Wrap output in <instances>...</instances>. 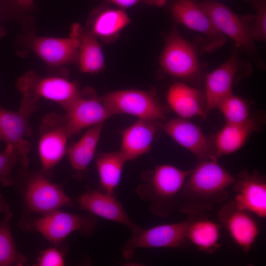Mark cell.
Returning <instances> with one entry per match:
<instances>
[{
    "instance_id": "1",
    "label": "cell",
    "mask_w": 266,
    "mask_h": 266,
    "mask_svg": "<svg viewBox=\"0 0 266 266\" xmlns=\"http://www.w3.org/2000/svg\"><path fill=\"white\" fill-rule=\"evenodd\" d=\"M217 159L199 160L179 193L177 209L190 215L203 213L228 199L227 189L235 182Z\"/></svg>"
},
{
    "instance_id": "2",
    "label": "cell",
    "mask_w": 266,
    "mask_h": 266,
    "mask_svg": "<svg viewBox=\"0 0 266 266\" xmlns=\"http://www.w3.org/2000/svg\"><path fill=\"white\" fill-rule=\"evenodd\" d=\"M190 171L169 164L158 165L143 174L136 194L149 205L152 214L167 217L177 209L179 193Z\"/></svg>"
},
{
    "instance_id": "3",
    "label": "cell",
    "mask_w": 266,
    "mask_h": 266,
    "mask_svg": "<svg viewBox=\"0 0 266 266\" xmlns=\"http://www.w3.org/2000/svg\"><path fill=\"white\" fill-rule=\"evenodd\" d=\"M199 2L220 33L229 37L259 67L264 66L255 46L252 25L248 23L247 15L240 18L231 8L214 0H203Z\"/></svg>"
},
{
    "instance_id": "4",
    "label": "cell",
    "mask_w": 266,
    "mask_h": 266,
    "mask_svg": "<svg viewBox=\"0 0 266 266\" xmlns=\"http://www.w3.org/2000/svg\"><path fill=\"white\" fill-rule=\"evenodd\" d=\"M38 99L23 94L18 111H10L0 106V134L6 145L13 148L19 161L25 167L29 164L31 144L27 139L32 134L29 119L38 108Z\"/></svg>"
},
{
    "instance_id": "5",
    "label": "cell",
    "mask_w": 266,
    "mask_h": 266,
    "mask_svg": "<svg viewBox=\"0 0 266 266\" xmlns=\"http://www.w3.org/2000/svg\"><path fill=\"white\" fill-rule=\"evenodd\" d=\"M100 97L113 115L126 114L139 119L160 122L166 119L169 109L153 90H120Z\"/></svg>"
},
{
    "instance_id": "6",
    "label": "cell",
    "mask_w": 266,
    "mask_h": 266,
    "mask_svg": "<svg viewBox=\"0 0 266 266\" xmlns=\"http://www.w3.org/2000/svg\"><path fill=\"white\" fill-rule=\"evenodd\" d=\"M163 70L174 77L193 80L200 74L196 49L174 28L168 34L160 58Z\"/></svg>"
},
{
    "instance_id": "7",
    "label": "cell",
    "mask_w": 266,
    "mask_h": 266,
    "mask_svg": "<svg viewBox=\"0 0 266 266\" xmlns=\"http://www.w3.org/2000/svg\"><path fill=\"white\" fill-rule=\"evenodd\" d=\"M94 215H81L56 210L32 220L28 225L50 242L57 245L71 233L78 231L91 235L97 226Z\"/></svg>"
},
{
    "instance_id": "8",
    "label": "cell",
    "mask_w": 266,
    "mask_h": 266,
    "mask_svg": "<svg viewBox=\"0 0 266 266\" xmlns=\"http://www.w3.org/2000/svg\"><path fill=\"white\" fill-rule=\"evenodd\" d=\"M190 217L186 220L173 223L165 224L147 229L141 228L133 233L132 236L126 242L122 252L126 259L133 256L135 250L138 248H179L189 242L187 231Z\"/></svg>"
},
{
    "instance_id": "9",
    "label": "cell",
    "mask_w": 266,
    "mask_h": 266,
    "mask_svg": "<svg viewBox=\"0 0 266 266\" xmlns=\"http://www.w3.org/2000/svg\"><path fill=\"white\" fill-rule=\"evenodd\" d=\"M18 90L39 99L51 100L60 105L65 110L79 96L81 91L77 85L65 76L43 77L34 71L23 74L17 83Z\"/></svg>"
},
{
    "instance_id": "10",
    "label": "cell",
    "mask_w": 266,
    "mask_h": 266,
    "mask_svg": "<svg viewBox=\"0 0 266 266\" xmlns=\"http://www.w3.org/2000/svg\"><path fill=\"white\" fill-rule=\"evenodd\" d=\"M18 41L25 50L36 55L50 67L76 64L79 41L72 34L60 38L36 36L34 32H31L21 35Z\"/></svg>"
},
{
    "instance_id": "11",
    "label": "cell",
    "mask_w": 266,
    "mask_h": 266,
    "mask_svg": "<svg viewBox=\"0 0 266 266\" xmlns=\"http://www.w3.org/2000/svg\"><path fill=\"white\" fill-rule=\"evenodd\" d=\"M70 137L64 115L50 113L42 119L40 127L38 151L41 164L40 172L53 168L66 153V144Z\"/></svg>"
},
{
    "instance_id": "12",
    "label": "cell",
    "mask_w": 266,
    "mask_h": 266,
    "mask_svg": "<svg viewBox=\"0 0 266 266\" xmlns=\"http://www.w3.org/2000/svg\"><path fill=\"white\" fill-rule=\"evenodd\" d=\"M170 13L177 23L202 34L205 51L215 50L225 44L226 37L216 29L199 2L175 0L170 6Z\"/></svg>"
},
{
    "instance_id": "13",
    "label": "cell",
    "mask_w": 266,
    "mask_h": 266,
    "mask_svg": "<svg viewBox=\"0 0 266 266\" xmlns=\"http://www.w3.org/2000/svg\"><path fill=\"white\" fill-rule=\"evenodd\" d=\"M238 50L233 49L228 59L205 78L204 96L207 112L217 108L220 103L233 93V87L242 77L251 73L244 71Z\"/></svg>"
},
{
    "instance_id": "14",
    "label": "cell",
    "mask_w": 266,
    "mask_h": 266,
    "mask_svg": "<svg viewBox=\"0 0 266 266\" xmlns=\"http://www.w3.org/2000/svg\"><path fill=\"white\" fill-rule=\"evenodd\" d=\"M25 198L31 211L42 215L73 205L62 186L51 182L41 172L34 174L29 179Z\"/></svg>"
},
{
    "instance_id": "15",
    "label": "cell",
    "mask_w": 266,
    "mask_h": 266,
    "mask_svg": "<svg viewBox=\"0 0 266 266\" xmlns=\"http://www.w3.org/2000/svg\"><path fill=\"white\" fill-rule=\"evenodd\" d=\"M65 111L64 116L70 136L85 128L104 123L113 115L100 97L90 90L81 91Z\"/></svg>"
},
{
    "instance_id": "16",
    "label": "cell",
    "mask_w": 266,
    "mask_h": 266,
    "mask_svg": "<svg viewBox=\"0 0 266 266\" xmlns=\"http://www.w3.org/2000/svg\"><path fill=\"white\" fill-rule=\"evenodd\" d=\"M161 127L178 144L199 160L217 159L213 137L207 136L201 128L181 118L166 122Z\"/></svg>"
},
{
    "instance_id": "17",
    "label": "cell",
    "mask_w": 266,
    "mask_h": 266,
    "mask_svg": "<svg viewBox=\"0 0 266 266\" xmlns=\"http://www.w3.org/2000/svg\"><path fill=\"white\" fill-rule=\"evenodd\" d=\"M253 214L238 208L233 201L219 209L217 218L233 242L244 252H248L259 233L258 224Z\"/></svg>"
},
{
    "instance_id": "18",
    "label": "cell",
    "mask_w": 266,
    "mask_h": 266,
    "mask_svg": "<svg viewBox=\"0 0 266 266\" xmlns=\"http://www.w3.org/2000/svg\"><path fill=\"white\" fill-rule=\"evenodd\" d=\"M233 201L239 208L261 218L266 217V180L255 170L241 171L233 184Z\"/></svg>"
},
{
    "instance_id": "19",
    "label": "cell",
    "mask_w": 266,
    "mask_h": 266,
    "mask_svg": "<svg viewBox=\"0 0 266 266\" xmlns=\"http://www.w3.org/2000/svg\"><path fill=\"white\" fill-rule=\"evenodd\" d=\"M76 202L82 209L94 216L121 224L132 233L141 228L133 221L113 195L89 189L77 198Z\"/></svg>"
},
{
    "instance_id": "20",
    "label": "cell",
    "mask_w": 266,
    "mask_h": 266,
    "mask_svg": "<svg viewBox=\"0 0 266 266\" xmlns=\"http://www.w3.org/2000/svg\"><path fill=\"white\" fill-rule=\"evenodd\" d=\"M168 106L179 118L200 116L207 119L204 94L200 90L180 81L169 87L166 95Z\"/></svg>"
},
{
    "instance_id": "21",
    "label": "cell",
    "mask_w": 266,
    "mask_h": 266,
    "mask_svg": "<svg viewBox=\"0 0 266 266\" xmlns=\"http://www.w3.org/2000/svg\"><path fill=\"white\" fill-rule=\"evenodd\" d=\"M161 125L160 122L138 119L122 131L120 152L127 161L150 151Z\"/></svg>"
},
{
    "instance_id": "22",
    "label": "cell",
    "mask_w": 266,
    "mask_h": 266,
    "mask_svg": "<svg viewBox=\"0 0 266 266\" xmlns=\"http://www.w3.org/2000/svg\"><path fill=\"white\" fill-rule=\"evenodd\" d=\"M262 125L260 117L252 115L241 123H226L213 138L217 158L239 150L252 133L261 129Z\"/></svg>"
},
{
    "instance_id": "23",
    "label": "cell",
    "mask_w": 266,
    "mask_h": 266,
    "mask_svg": "<svg viewBox=\"0 0 266 266\" xmlns=\"http://www.w3.org/2000/svg\"><path fill=\"white\" fill-rule=\"evenodd\" d=\"M70 34L76 37L79 41L76 64L80 71L90 74L101 71L105 67V59L98 38L77 23L71 26Z\"/></svg>"
},
{
    "instance_id": "24",
    "label": "cell",
    "mask_w": 266,
    "mask_h": 266,
    "mask_svg": "<svg viewBox=\"0 0 266 266\" xmlns=\"http://www.w3.org/2000/svg\"><path fill=\"white\" fill-rule=\"evenodd\" d=\"M130 22L124 9L100 7L91 13L87 29L98 38L110 41L116 38Z\"/></svg>"
},
{
    "instance_id": "25",
    "label": "cell",
    "mask_w": 266,
    "mask_h": 266,
    "mask_svg": "<svg viewBox=\"0 0 266 266\" xmlns=\"http://www.w3.org/2000/svg\"><path fill=\"white\" fill-rule=\"evenodd\" d=\"M190 217L188 241L204 253L216 252L220 245V224L210 220L204 213L191 215Z\"/></svg>"
},
{
    "instance_id": "26",
    "label": "cell",
    "mask_w": 266,
    "mask_h": 266,
    "mask_svg": "<svg viewBox=\"0 0 266 266\" xmlns=\"http://www.w3.org/2000/svg\"><path fill=\"white\" fill-rule=\"evenodd\" d=\"M104 123L89 128L81 137L66 150L72 169L81 174L87 170L93 159Z\"/></svg>"
},
{
    "instance_id": "27",
    "label": "cell",
    "mask_w": 266,
    "mask_h": 266,
    "mask_svg": "<svg viewBox=\"0 0 266 266\" xmlns=\"http://www.w3.org/2000/svg\"><path fill=\"white\" fill-rule=\"evenodd\" d=\"M126 162L120 151L98 154L96 158V166L103 191L114 195L121 181Z\"/></svg>"
},
{
    "instance_id": "28",
    "label": "cell",
    "mask_w": 266,
    "mask_h": 266,
    "mask_svg": "<svg viewBox=\"0 0 266 266\" xmlns=\"http://www.w3.org/2000/svg\"><path fill=\"white\" fill-rule=\"evenodd\" d=\"M13 213L9 211L0 223V266H23L26 257L16 246L10 229Z\"/></svg>"
},
{
    "instance_id": "29",
    "label": "cell",
    "mask_w": 266,
    "mask_h": 266,
    "mask_svg": "<svg viewBox=\"0 0 266 266\" xmlns=\"http://www.w3.org/2000/svg\"><path fill=\"white\" fill-rule=\"evenodd\" d=\"M217 108L223 115L226 123H241L252 116L248 102L233 93L225 98L220 103Z\"/></svg>"
},
{
    "instance_id": "30",
    "label": "cell",
    "mask_w": 266,
    "mask_h": 266,
    "mask_svg": "<svg viewBox=\"0 0 266 266\" xmlns=\"http://www.w3.org/2000/svg\"><path fill=\"white\" fill-rule=\"evenodd\" d=\"M255 11L252 27L255 40L265 41L266 38V0H243Z\"/></svg>"
},
{
    "instance_id": "31",
    "label": "cell",
    "mask_w": 266,
    "mask_h": 266,
    "mask_svg": "<svg viewBox=\"0 0 266 266\" xmlns=\"http://www.w3.org/2000/svg\"><path fill=\"white\" fill-rule=\"evenodd\" d=\"M18 161V157L13 147L6 145L5 150L0 152V181L2 186H9L13 182L12 171Z\"/></svg>"
},
{
    "instance_id": "32",
    "label": "cell",
    "mask_w": 266,
    "mask_h": 266,
    "mask_svg": "<svg viewBox=\"0 0 266 266\" xmlns=\"http://www.w3.org/2000/svg\"><path fill=\"white\" fill-rule=\"evenodd\" d=\"M65 265L64 254L56 247H50L41 251L37 258L38 266H63Z\"/></svg>"
},
{
    "instance_id": "33",
    "label": "cell",
    "mask_w": 266,
    "mask_h": 266,
    "mask_svg": "<svg viewBox=\"0 0 266 266\" xmlns=\"http://www.w3.org/2000/svg\"><path fill=\"white\" fill-rule=\"evenodd\" d=\"M8 5L21 20L30 22L33 20L31 14L35 8L34 0H8Z\"/></svg>"
},
{
    "instance_id": "34",
    "label": "cell",
    "mask_w": 266,
    "mask_h": 266,
    "mask_svg": "<svg viewBox=\"0 0 266 266\" xmlns=\"http://www.w3.org/2000/svg\"><path fill=\"white\" fill-rule=\"evenodd\" d=\"M111 2L118 8L124 9L134 6L143 0H106Z\"/></svg>"
},
{
    "instance_id": "35",
    "label": "cell",
    "mask_w": 266,
    "mask_h": 266,
    "mask_svg": "<svg viewBox=\"0 0 266 266\" xmlns=\"http://www.w3.org/2000/svg\"><path fill=\"white\" fill-rule=\"evenodd\" d=\"M9 211V206L8 202L3 195L0 193V213H6Z\"/></svg>"
},
{
    "instance_id": "36",
    "label": "cell",
    "mask_w": 266,
    "mask_h": 266,
    "mask_svg": "<svg viewBox=\"0 0 266 266\" xmlns=\"http://www.w3.org/2000/svg\"><path fill=\"white\" fill-rule=\"evenodd\" d=\"M169 0H143V1L148 4L157 6L165 5Z\"/></svg>"
},
{
    "instance_id": "37",
    "label": "cell",
    "mask_w": 266,
    "mask_h": 266,
    "mask_svg": "<svg viewBox=\"0 0 266 266\" xmlns=\"http://www.w3.org/2000/svg\"><path fill=\"white\" fill-rule=\"evenodd\" d=\"M6 33V30L4 28H3L0 24V38L4 36Z\"/></svg>"
},
{
    "instance_id": "38",
    "label": "cell",
    "mask_w": 266,
    "mask_h": 266,
    "mask_svg": "<svg viewBox=\"0 0 266 266\" xmlns=\"http://www.w3.org/2000/svg\"><path fill=\"white\" fill-rule=\"evenodd\" d=\"M0 141H2V137H1V135L0 134Z\"/></svg>"
},
{
    "instance_id": "39",
    "label": "cell",
    "mask_w": 266,
    "mask_h": 266,
    "mask_svg": "<svg viewBox=\"0 0 266 266\" xmlns=\"http://www.w3.org/2000/svg\"><path fill=\"white\" fill-rule=\"evenodd\" d=\"M1 0H0V2H1Z\"/></svg>"
}]
</instances>
